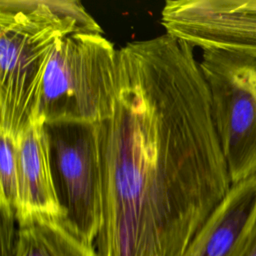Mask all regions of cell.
Listing matches in <instances>:
<instances>
[{
	"mask_svg": "<svg viewBox=\"0 0 256 256\" xmlns=\"http://www.w3.org/2000/svg\"><path fill=\"white\" fill-rule=\"evenodd\" d=\"M97 129V256H182L232 186L194 48L166 33L121 46Z\"/></svg>",
	"mask_w": 256,
	"mask_h": 256,
	"instance_id": "6da1fadb",
	"label": "cell"
},
{
	"mask_svg": "<svg viewBox=\"0 0 256 256\" xmlns=\"http://www.w3.org/2000/svg\"><path fill=\"white\" fill-rule=\"evenodd\" d=\"M103 30L76 0H0V133L16 140L37 118L43 77L57 43Z\"/></svg>",
	"mask_w": 256,
	"mask_h": 256,
	"instance_id": "7a4b0ae2",
	"label": "cell"
},
{
	"mask_svg": "<svg viewBox=\"0 0 256 256\" xmlns=\"http://www.w3.org/2000/svg\"><path fill=\"white\" fill-rule=\"evenodd\" d=\"M117 51L100 32H74L55 46L42 83L37 118L45 124L100 123L116 93Z\"/></svg>",
	"mask_w": 256,
	"mask_h": 256,
	"instance_id": "3957f363",
	"label": "cell"
},
{
	"mask_svg": "<svg viewBox=\"0 0 256 256\" xmlns=\"http://www.w3.org/2000/svg\"><path fill=\"white\" fill-rule=\"evenodd\" d=\"M201 51L200 68L234 184L256 174V53Z\"/></svg>",
	"mask_w": 256,
	"mask_h": 256,
	"instance_id": "277c9868",
	"label": "cell"
},
{
	"mask_svg": "<svg viewBox=\"0 0 256 256\" xmlns=\"http://www.w3.org/2000/svg\"><path fill=\"white\" fill-rule=\"evenodd\" d=\"M51 161L63 222L85 243L94 246L102 218V175L97 124H46Z\"/></svg>",
	"mask_w": 256,
	"mask_h": 256,
	"instance_id": "5b68a950",
	"label": "cell"
},
{
	"mask_svg": "<svg viewBox=\"0 0 256 256\" xmlns=\"http://www.w3.org/2000/svg\"><path fill=\"white\" fill-rule=\"evenodd\" d=\"M161 24L193 48L256 53V0H168Z\"/></svg>",
	"mask_w": 256,
	"mask_h": 256,
	"instance_id": "8992f818",
	"label": "cell"
},
{
	"mask_svg": "<svg viewBox=\"0 0 256 256\" xmlns=\"http://www.w3.org/2000/svg\"><path fill=\"white\" fill-rule=\"evenodd\" d=\"M15 153L19 185L15 216L18 224L42 218L64 220L66 212L57 192L50 140L42 120L32 121L17 137Z\"/></svg>",
	"mask_w": 256,
	"mask_h": 256,
	"instance_id": "52a82bcc",
	"label": "cell"
},
{
	"mask_svg": "<svg viewBox=\"0 0 256 256\" xmlns=\"http://www.w3.org/2000/svg\"><path fill=\"white\" fill-rule=\"evenodd\" d=\"M256 221V174L232 184L182 256H238Z\"/></svg>",
	"mask_w": 256,
	"mask_h": 256,
	"instance_id": "ba28073f",
	"label": "cell"
},
{
	"mask_svg": "<svg viewBox=\"0 0 256 256\" xmlns=\"http://www.w3.org/2000/svg\"><path fill=\"white\" fill-rule=\"evenodd\" d=\"M15 256H97L60 219H33L18 224Z\"/></svg>",
	"mask_w": 256,
	"mask_h": 256,
	"instance_id": "9c48e42d",
	"label": "cell"
},
{
	"mask_svg": "<svg viewBox=\"0 0 256 256\" xmlns=\"http://www.w3.org/2000/svg\"><path fill=\"white\" fill-rule=\"evenodd\" d=\"M0 139V206L15 212L19 190L15 140L1 133Z\"/></svg>",
	"mask_w": 256,
	"mask_h": 256,
	"instance_id": "30bf717a",
	"label": "cell"
},
{
	"mask_svg": "<svg viewBox=\"0 0 256 256\" xmlns=\"http://www.w3.org/2000/svg\"><path fill=\"white\" fill-rule=\"evenodd\" d=\"M18 239V222L12 209L0 206L1 256H15Z\"/></svg>",
	"mask_w": 256,
	"mask_h": 256,
	"instance_id": "8fae6325",
	"label": "cell"
},
{
	"mask_svg": "<svg viewBox=\"0 0 256 256\" xmlns=\"http://www.w3.org/2000/svg\"><path fill=\"white\" fill-rule=\"evenodd\" d=\"M238 256H256V221L242 251Z\"/></svg>",
	"mask_w": 256,
	"mask_h": 256,
	"instance_id": "7c38bea8",
	"label": "cell"
}]
</instances>
